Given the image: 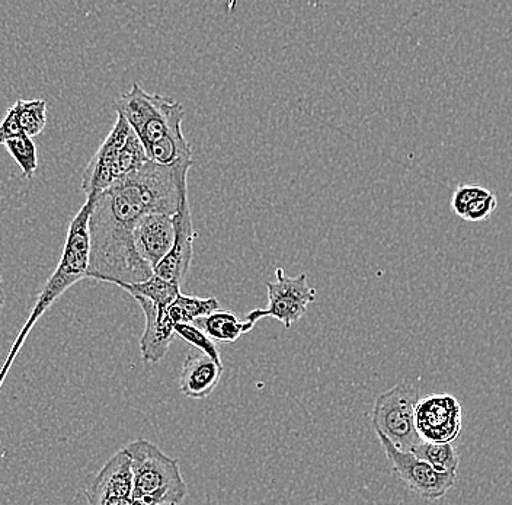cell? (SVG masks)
<instances>
[{"mask_svg":"<svg viewBox=\"0 0 512 505\" xmlns=\"http://www.w3.org/2000/svg\"><path fill=\"white\" fill-rule=\"evenodd\" d=\"M194 161L159 165L147 161L96 194L89 217L88 277L105 283H139L153 274L134 244V228L147 213L175 214L188 196Z\"/></svg>","mask_w":512,"mask_h":505,"instance_id":"cell-1","label":"cell"},{"mask_svg":"<svg viewBox=\"0 0 512 505\" xmlns=\"http://www.w3.org/2000/svg\"><path fill=\"white\" fill-rule=\"evenodd\" d=\"M117 114L136 131L149 161L175 165L192 161V149L182 131L185 110L181 102L150 94L139 83L115 99Z\"/></svg>","mask_w":512,"mask_h":505,"instance_id":"cell-2","label":"cell"},{"mask_svg":"<svg viewBox=\"0 0 512 505\" xmlns=\"http://www.w3.org/2000/svg\"><path fill=\"white\" fill-rule=\"evenodd\" d=\"M96 196L86 197V203L80 207L79 212L75 214L69 229H67L66 242H64L62 258L57 265L54 273L48 278L46 286L38 294L37 302L32 308L27 322L22 326L9 351L8 359L0 369V388L11 370L12 364L18 356L22 345L27 341L31 329L37 324L38 319L51 308L54 302L63 296L64 292L75 286L78 281L88 277L89 267V217L94 209Z\"/></svg>","mask_w":512,"mask_h":505,"instance_id":"cell-3","label":"cell"},{"mask_svg":"<svg viewBox=\"0 0 512 505\" xmlns=\"http://www.w3.org/2000/svg\"><path fill=\"white\" fill-rule=\"evenodd\" d=\"M133 466V504L175 505L187 498V482L178 460L166 456L155 444L136 440L126 446Z\"/></svg>","mask_w":512,"mask_h":505,"instance_id":"cell-4","label":"cell"},{"mask_svg":"<svg viewBox=\"0 0 512 505\" xmlns=\"http://www.w3.org/2000/svg\"><path fill=\"white\" fill-rule=\"evenodd\" d=\"M147 161L149 158L136 131L131 129L123 115L117 114V121L107 139L83 172L82 191L86 197L96 196Z\"/></svg>","mask_w":512,"mask_h":505,"instance_id":"cell-5","label":"cell"},{"mask_svg":"<svg viewBox=\"0 0 512 505\" xmlns=\"http://www.w3.org/2000/svg\"><path fill=\"white\" fill-rule=\"evenodd\" d=\"M419 389L414 383H398L376 399L373 409L374 430L380 431L396 447L411 452L421 441L415 427V408Z\"/></svg>","mask_w":512,"mask_h":505,"instance_id":"cell-6","label":"cell"},{"mask_svg":"<svg viewBox=\"0 0 512 505\" xmlns=\"http://www.w3.org/2000/svg\"><path fill=\"white\" fill-rule=\"evenodd\" d=\"M275 277L277 280L267 283V308L252 310L246 315V319L256 324L259 319L271 316L290 329L306 315L307 306L315 302L316 290L307 283L306 273L288 277L284 268H277Z\"/></svg>","mask_w":512,"mask_h":505,"instance_id":"cell-7","label":"cell"},{"mask_svg":"<svg viewBox=\"0 0 512 505\" xmlns=\"http://www.w3.org/2000/svg\"><path fill=\"white\" fill-rule=\"evenodd\" d=\"M393 472L419 497L438 501L456 484L457 472H440L412 452L400 450L383 433L376 431Z\"/></svg>","mask_w":512,"mask_h":505,"instance_id":"cell-8","label":"cell"},{"mask_svg":"<svg viewBox=\"0 0 512 505\" xmlns=\"http://www.w3.org/2000/svg\"><path fill=\"white\" fill-rule=\"evenodd\" d=\"M462 405L448 393L419 398L415 408V427L422 440L453 443L462 431Z\"/></svg>","mask_w":512,"mask_h":505,"instance_id":"cell-9","label":"cell"},{"mask_svg":"<svg viewBox=\"0 0 512 505\" xmlns=\"http://www.w3.org/2000/svg\"><path fill=\"white\" fill-rule=\"evenodd\" d=\"M175 239L171 251L153 268V274L182 286L191 270L194 257V241L198 238L192 223L190 200L182 198L174 214Z\"/></svg>","mask_w":512,"mask_h":505,"instance_id":"cell-10","label":"cell"},{"mask_svg":"<svg viewBox=\"0 0 512 505\" xmlns=\"http://www.w3.org/2000/svg\"><path fill=\"white\" fill-rule=\"evenodd\" d=\"M85 494L89 504L133 505V466L126 447L105 463Z\"/></svg>","mask_w":512,"mask_h":505,"instance_id":"cell-11","label":"cell"},{"mask_svg":"<svg viewBox=\"0 0 512 505\" xmlns=\"http://www.w3.org/2000/svg\"><path fill=\"white\" fill-rule=\"evenodd\" d=\"M146 318V326L140 338V353L147 364H158L165 359L175 337L174 322L169 318L168 308L155 305L143 296H133Z\"/></svg>","mask_w":512,"mask_h":505,"instance_id":"cell-12","label":"cell"},{"mask_svg":"<svg viewBox=\"0 0 512 505\" xmlns=\"http://www.w3.org/2000/svg\"><path fill=\"white\" fill-rule=\"evenodd\" d=\"M175 239L174 214L147 213L134 228V244L137 252L150 267L171 251Z\"/></svg>","mask_w":512,"mask_h":505,"instance_id":"cell-13","label":"cell"},{"mask_svg":"<svg viewBox=\"0 0 512 505\" xmlns=\"http://www.w3.org/2000/svg\"><path fill=\"white\" fill-rule=\"evenodd\" d=\"M223 363L211 359L207 354H188L182 363L179 389L187 398L201 401L206 399L222 380Z\"/></svg>","mask_w":512,"mask_h":505,"instance_id":"cell-14","label":"cell"},{"mask_svg":"<svg viewBox=\"0 0 512 505\" xmlns=\"http://www.w3.org/2000/svg\"><path fill=\"white\" fill-rule=\"evenodd\" d=\"M200 326L208 337L213 338L216 343H236L242 335L249 334L255 328L254 322L240 321L238 316L226 310H214L210 315L192 322Z\"/></svg>","mask_w":512,"mask_h":505,"instance_id":"cell-15","label":"cell"},{"mask_svg":"<svg viewBox=\"0 0 512 505\" xmlns=\"http://www.w3.org/2000/svg\"><path fill=\"white\" fill-rule=\"evenodd\" d=\"M219 309L220 303L216 297L201 299V297L179 293L174 302L168 306V313L174 325L192 324L197 319L204 318Z\"/></svg>","mask_w":512,"mask_h":505,"instance_id":"cell-16","label":"cell"},{"mask_svg":"<svg viewBox=\"0 0 512 505\" xmlns=\"http://www.w3.org/2000/svg\"><path fill=\"white\" fill-rule=\"evenodd\" d=\"M121 289L126 290L131 296H143L152 300L155 305L168 308L181 293V286L171 283V281L163 280L156 274H152L147 280L139 281V283L123 284Z\"/></svg>","mask_w":512,"mask_h":505,"instance_id":"cell-17","label":"cell"},{"mask_svg":"<svg viewBox=\"0 0 512 505\" xmlns=\"http://www.w3.org/2000/svg\"><path fill=\"white\" fill-rule=\"evenodd\" d=\"M419 459L430 463L432 468L440 472H457L460 457L453 443H434V441L421 440L411 450Z\"/></svg>","mask_w":512,"mask_h":505,"instance_id":"cell-18","label":"cell"},{"mask_svg":"<svg viewBox=\"0 0 512 505\" xmlns=\"http://www.w3.org/2000/svg\"><path fill=\"white\" fill-rule=\"evenodd\" d=\"M15 105L24 134L35 137L43 133L47 124V102L44 99H18Z\"/></svg>","mask_w":512,"mask_h":505,"instance_id":"cell-19","label":"cell"},{"mask_svg":"<svg viewBox=\"0 0 512 505\" xmlns=\"http://www.w3.org/2000/svg\"><path fill=\"white\" fill-rule=\"evenodd\" d=\"M3 146L6 147L12 159L18 163L24 177L31 180L38 169V150L35 143L32 142V137L22 134L14 139L6 140Z\"/></svg>","mask_w":512,"mask_h":505,"instance_id":"cell-20","label":"cell"},{"mask_svg":"<svg viewBox=\"0 0 512 505\" xmlns=\"http://www.w3.org/2000/svg\"><path fill=\"white\" fill-rule=\"evenodd\" d=\"M175 335L181 337L182 340L187 341L192 347L198 348L201 353L207 354L211 359L222 361V353H220L219 347H217L216 341L213 338L208 337L206 332L195 324H175Z\"/></svg>","mask_w":512,"mask_h":505,"instance_id":"cell-21","label":"cell"},{"mask_svg":"<svg viewBox=\"0 0 512 505\" xmlns=\"http://www.w3.org/2000/svg\"><path fill=\"white\" fill-rule=\"evenodd\" d=\"M489 193H491V191L479 187V185H459L457 190L454 191L453 198H451V207H453L454 213L463 219L467 207H469L473 201L478 200L479 197L486 196V194Z\"/></svg>","mask_w":512,"mask_h":505,"instance_id":"cell-22","label":"cell"},{"mask_svg":"<svg viewBox=\"0 0 512 505\" xmlns=\"http://www.w3.org/2000/svg\"><path fill=\"white\" fill-rule=\"evenodd\" d=\"M496 206H498V200H496L494 194H486V196L479 197L478 200L473 201L467 207L463 219L467 222H485L495 212Z\"/></svg>","mask_w":512,"mask_h":505,"instance_id":"cell-23","label":"cell"},{"mask_svg":"<svg viewBox=\"0 0 512 505\" xmlns=\"http://www.w3.org/2000/svg\"><path fill=\"white\" fill-rule=\"evenodd\" d=\"M22 134H24V130H22L21 123H19L18 110L14 105V107L9 108L5 118L0 121V145H3L6 140L22 136Z\"/></svg>","mask_w":512,"mask_h":505,"instance_id":"cell-24","label":"cell"},{"mask_svg":"<svg viewBox=\"0 0 512 505\" xmlns=\"http://www.w3.org/2000/svg\"><path fill=\"white\" fill-rule=\"evenodd\" d=\"M2 281V277H0V309L3 308V305H5L6 300L5 292H3L2 290Z\"/></svg>","mask_w":512,"mask_h":505,"instance_id":"cell-25","label":"cell"},{"mask_svg":"<svg viewBox=\"0 0 512 505\" xmlns=\"http://www.w3.org/2000/svg\"><path fill=\"white\" fill-rule=\"evenodd\" d=\"M3 456H5V449H3L2 441H0V459H3Z\"/></svg>","mask_w":512,"mask_h":505,"instance_id":"cell-26","label":"cell"}]
</instances>
